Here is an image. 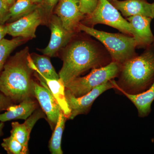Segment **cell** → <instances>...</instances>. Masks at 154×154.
Returning <instances> with one entry per match:
<instances>
[{
    "label": "cell",
    "mask_w": 154,
    "mask_h": 154,
    "mask_svg": "<svg viewBox=\"0 0 154 154\" xmlns=\"http://www.w3.org/2000/svg\"><path fill=\"white\" fill-rule=\"evenodd\" d=\"M75 36L63 49V64L58 74L65 86L87 71L105 66L112 61L103 45L91 38H75Z\"/></svg>",
    "instance_id": "obj_1"
},
{
    "label": "cell",
    "mask_w": 154,
    "mask_h": 154,
    "mask_svg": "<svg viewBox=\"0 0 154 154\" xmlns=\"http://www.w3.org/2000/svg\"><path fill=\"white\" fill-rule=\"evenodd\" d=\"M30 54L28 47L8 59L0 75V92L14 104L34 97Z\"/></svg>",
    "instance_id": "obj_2"
},
{
    "label": "cell",
    "mask_w": 154,
    "mask_h": 154,
    "mask_svg": "<svg viewBox=\"0 0 154 154\" xmlns=\"http://www.w3.org/2000/svg\"><path fill=\"white\" fill-rule=\"evenodd\" d=\"M118 81L111 80L119 93L137 94L146 91L154 82V42L140 55L121 65Z\"/></svg>",
    "instance_id": "obj_3"
},
{
    "label": "cell",
    "mask_w": 154,
    "mask_h": 154,
    "mask_svg": "<svg viewBox=\"0 0 154 154\" xmlns=\"http://www.w3.org/2000/svg\"><path fill=\"white\" fill-rule=\"evenodd\" d=\"M78 29L99 40L110 54L112 61L121 65L138 55L135 51L137 44L133 36L123 33H110L100 31L82 23L79 25Z\"/></svg>",
    "instance_id": "obj_4"
},
{
    "label": "cell",
    "mask_w": 154,
    "mask_h": 154,
    "mask_svg": "<svg viewBox=\"0 0 154 154\" xmlns=\"http://www.w3.org/2000/svg\"><path fill=\"white\" fill-rule=\"evenodd\" d=\"M81 23L93 28L97 24H104L129 36L134 37L135 34L131 24L123 18L118 10L108 0H98L96 9L91 14L85 15Z\"/></svg>",
    "instance_id": "obj_5"
},
{
    "label": "cell",
    "mask_w": 154,
    "mask_h": 154,
    "mask_svg": "<svg viewBox=\"0 0 154 154\" xmlns=\"http://www.w3.org/2000/svg\"><path fill=\"white\" fill-rule=\"evenodd\" d=\"M121 65L112 61L105 66L92 69L89 74L78 77L65 85L66 89L76 97L86 95L98 86L118 76Z\"/></svg>",
    "instance_id": "obj_6"
},
{
    "label": "cell",
    "mask_w": 154,
    "mask_h": 154,
    "mask_svg": "<svg viewBox=\"0 0 154 154\" xmlns=\"http://www.w3.org/2000/svg\"><path fill=\"white\" fill-rule=\"evenodd\" d=\"M42 24H46V22L37 5L36 8L29 14L5 25L7 34L13 37L28 39L36 37V28Z\"/></svg>",
    "instance_id": "obj_7"
},
{
    "label": "cell",
    "mask_w": 154,
    "mask_h": 154,
    "mask_svg": "<svg viewBox=\"0 0 154 154\" xmlns=\"http://www.w3.org/2000/svg\"><path fill=\"white\" fill-rule=\"evenodd\" d=\"M111 80L94 88L86 95L79 97H75L69 90L66 89V98L71 111L69 119H73L81 114H88L94 101L99 96L105 91L114 88Z\"/></svg>",
    "instance_id": "obj_8"
},
{
    "label": "cell",
    "mask_w": 154,
    "mask_h": 154,
    "mask_svg": "<svg viewBox=\"0 0 154 154\" xmlns=\"http://www.w3.org/2000/svg\"><path fill=\"white\" fill-rule=\"evenodd\" d=\"M53 14L60 19L64 28L76 33L79 31L78 27L85 16L81 11L80 0H58Z\"/></svg>",
    "instance_id": "obj_9"
},
{
    "label": "cell",
    "mask_w": 154,
    "mask_h": 154,
    "mask_svg": "<svg viewBox=\"0 0 154 154\" xmlns=\"http://www.w3.org/2000/svg\"><path fill=\"white\" fill-rule=\"evenodd\" d=\"M48 25L51 32L50 40L47 47L42 51L44 55L54 57L67 45L76 33L64 28L60 19L55 14H53L50 18Z\"/></svg>",
    "instance_id": "obj_10"
},
{
    "label": "cell",
    "mask_w": 154,
    "mask_h": 154,
    "mask_svg": "<svg viewBox=\"0 0 154 154\" xmlns=\"http://www.w3.org/2000/svg\"><path fill=\"white\" fill-rule=\"evenodd\" d=\"M34 82L33 93L42 110L46 116L51 129H54L59 116L62 111L60 106L49 89L43 84Z\"/></svg>",
    "instance_id": "obj_11"
},
{
    "label": "cell",
    "mask_w": 154,
    "mask_h": 154,
    "mask_svg": "<svg viewBox=\"0 0 154 154\" xmlns=\"http://www.w3.org/2000/svg\"><path fill=\"white\" fill-rule=\"evenodd\" d=\"M44 113L42 109L41 110L38 108L32 115L25 120L24 123L20 124L16 122L11 123V135L14 137L22 145L25 154H28L29 152L28 142L31 131L39 119L45 118Z\"/></svg>",
    "instance_id": "obj_12"
},
{
    "label": "cell",
    "mask_w": 154,
    "mask_h": 154,
    "mask_svg": "<svg viewBox=\"0 0 154 154\" xmlns=\"http://www.w3.org/2000/svg\"><path fill=\"white\" fill-rule=\"evenodd\" d=\"M134 28V36L137 44V48H144L148 47L154 42V36L151 30L150 17L136 15L126 18Z\"/></svg>",
    "instance_id": "obj_13"
},
{
    "label": "cell",
    "mask_w": 154,
    "mask_h": 154,
    "mask_svg": "<svg viewBox=\"0 0 154 154\" xmlns=\"http://www.w3.org/2000/svg\"><path fill=\"white\" fill-rule=\"evenodd\" d=\"M110 2L126 18L141 15L153 19L152 4L146 0H112Z\"/></svg>",
    "instance_id": "obj_14"
},
{
    "label": "cell",
    "mask_w": 154,
    "mask_h": 154,
    "mask_svg": "<svg viewBox=\"0 0 154 154\" xmlns=\"http://www.w3.org/2000/svg\"><path fill=\"white\" fill-rule=\"evenodd\" d=\"M38 107V103L33 98L25 99L19 105H12L6 112L0 114V122H5L16 119L26 120Z\"/></svg>",
    "instance_id": "obj_15"
},
{
    "label": "cell",
    "mask_w": 154,
    "mask_h": 154,
    "mask_svg": "<svg viewBox=\"0 0 154 154\" xmlns=\"http://www.w3.org/2000/svg\"><path fill=\"white\" fill-rule=\"evenodd\" d=\"M36 77L50 91L57 101L64 115L69 119L71 111L68 105L65 96V86L63 81L60 78L59 79H48L40 74L36 73Z\"/></svg>",
    "instance_id": "obj_16"
},
{
    "label": "cell",
    "mask_w": 154,
    "mask_h": 154,
    "mask_svg": "<svg viewBox=\"0 0 154 154\" xmlns=\"http://www.w3.org/2000/svg\"><path fill=\"white\" fill-rule=\"evenodd\" d=\"M136 107L139 117H145L151 112V105L154 101V82L146 91L137 94H130L121 92Z\"/></svg>",
    "instance_id": "obj_17"
},
{
    "label": "cell",
    "mask_w": 154,
    "mask_h": 154,
    "mask_svg": "<svg viewBox=\"0 0 154 154\" xmlns=\"http://www.w3.org/2000/svg\"><path fill=\"white\" fill-rule=\"evenodd\" d=\"M29 61L30 67L36 73L48 79H60L59 75L53 66L49 57L33 54L30 55Z\"/></svg>",
    "instance_id": "obj_18"
},
{
    "label": "cell",
    "mask_w": 154,
    "mask_h": 154,
    "mask_svg": "<svg viewBox=\"0 0 154 154\" xmlns=\"http://www.w3.org/2000/svg\"><path fill=\"white\" fill-rule=\"evenodd\" d=\"M67 118L62 111L59 116L55 128L49 142L48 148L51 154H63L61 141L63 134Z\"/></svg>",
    "instance_id": "obj_19"
},
{
    "label": "cell",
    "mask_w": 154,
    "mask_h": 154,
    "mask_svg": "<svg viewBox=\"0 0 154 154\" xmlns=\"http://www.w3.org/2000/svg\"><path fill=\"white\" fill-rule=\"evenodd\" d=\"M27 40L26 38L17 37L10 40L4 38L0 42V75L11 53Z\"/></svg>",
    "instance_id": "obj_20"
},
{
    "label": "cell",
    "mask_w": 154,
    "mask_h": 154,
    "mask_svg": "<svg viewBox=\"0 0 154 154\" xmlns=\"http://www.w3.org/2000/svg\"><path fill=\"white\" fill-rule=\"evenodd\" d=\"M37 6V5L33 4L31 0H17L9 10L10 20L19 19L33 11Z\"/></svg>",
    "instance_id": "obj_21"
},
{
    "label": "cell",
    "mask_w": 154,
    "mask_h": 154,
    "mask_svg": "<svg viewBox=\"0 0 154 154\" xmlns=\"http://www.w3.org/2000/svg\"><path fill=\"white\" fill-rule=\"evenodd\" d=\"M1 145L8 154H25L22 145L12 136L4 138Z\"/></svg>",
    "instance_id": "obj_22"
},
{
    "label": "cell",
    "mask_w": 154,
    "mask_h": 154,
    "mask_svg": "<svg viewBox=\"0 0 154 154\" xmlns=\"http://www.w3.org/2000/svg\"><path fill=\"white\" fill-rule=\"evenodd\" d=\"M58 0H42V2L38 5L44 15L46 23L48 24L50 18L53 14L54 10Z\"/></svg>",
    "instance_id": "obj_23"
},
{
    "label": "cell",
    "mask_w": 154,
    "mask_h": 154,
    "mask_svg": "<svg viewBox=\"0 0 154 154\" xmlns=\"http://www.w3.org/2000/svg\"><path fill=\"white\" fill-rule=\"evenodd\" d=\"M81 11L85 15L93 13L98 5V0H80Z\"/></svg>",
    "instance_id": "obj_24"
},
{
    "label": "cell",
    "mask_w": 154,
    "mask_h": 154,
    "mask_svg": "<svg viewBox=\"0 0 154 154\" xmlns=\"http://www.w3.org/2000/svg\"><path fill=\"white\" fill-rule=\"evenodd\" d=\"M10 8L4 0H0V25H5L11 19Z\"/></svg>",
    "instance_id": "obj_25"
},
{
    "label": "cell",
    "mask_w": 154,
    "mask_h": 154,
    "mask_svg": "<svg viewBox=\"0 0 154 154\" xmlns=\"http://www.w3.org/2000/svg\"><path fill=\"white\" fill-rule=\"evenodd\" d=\"M15 104L10 98L0 93V113L5 110L7 111L9 107Z\"/></svg>",
    "instance_id": "obj_26"
},
{
    "label": "cell",
    "mask_w": 154,
    "mask_h": 154,
    "mask_svg": "<svg viewBox=\"0 0 154 154\" xmlns=\"http://www.w3.org/2000/svg\"><path fill=\"white\" fill-rule=\"evenodd\" d=\"M7 29L6 25H0V42L5 38V36L7 35Z\"/></svg>",
    "instance_id": "obj_27"
},
{
    "label": "cell",
    "mask_w": 154,
    "mask_h": 154,
    "mask_svg": "<svg viewBox=\"0 0 154 154\" xmlns=\"http://www.w3.org/2000/svg\"><path fill=\"white\" fill-rule=\"evenodd\" d=\"M16 0H4L6 4L11 8V6L13 5L14 3L16 2Z\"/></svg>",
    "instance_id": "obj_28"
},
{
    "label": "cell",
    "mask_w": 154,
    "mask_h": 154,
    "mask_svg": "<svg viewBox=\"0 0 154 154\" xmlns=\"http://www.w3.org/2000/svg\"><path fill=\"white\" fill-rule=\"evenodd\" d=\"M4 125H5L4 122H0V137L2 136L4 134L3 132V129Z\"/></svg>",
    "instance_id": "obj_29"
},
{
    "label": "cell",
    "mask_w": 154,
    "mask_h": 154,
    "mask_svg": "<svg viewBox=\"0 0 154 154\" xmlns=\"http://www.w3.org/2000/svg\"><path fill=\"white\" fill-rule=\"evenodd\" d=\"M31 1L34 5H38L42 2V0H31Z\"/></svg>",
    "instance_id": "obj_30"
},
{
    "label": "cell",
    "mask_w": 154,
    "mask_h": 154,
    "mask_svg": "<svg viewBox=\"0 0 154 154\" xmlns=\"http://www.w3.org/2000/svg\"><path fill=\"white\" fill-rule=\"evenodd\" d=\"M152 17L154 18V2L152 3Z\"/></svg>",
    "instance_id": "obj_31"
},
{
    "label": "cell",
    "mask_w": 154,
    "mask_h": 154,
    "mask_svg": "<svg viewBox=\"0 0 154 154\" xmlns=\"http://www.w3.org/2000/svg\"><path fill=\"white\" fill-rule=\"evenodd\" d=\"M108 1H109V2H111V1H112V0H108Z\"/></svg>",
    "instance_id": "obj_32"
}]
</instances>
